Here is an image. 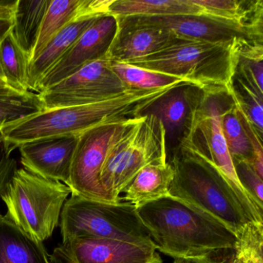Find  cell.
Masks as SVG:
<instances>
[{
	"label": "cell",
	"mask_w": 263,
	"mask_h": 263,
	"mask_svg": "<svg viewBox=\"0 0 263 263\" xmlns=\"http://www.w3.org/2000/svg\"><path fill=\"white\" fill-rule=\"evenodd\" d=\"M157 250L175 259L234 250L238 237L202 211L167 195L137 207Z\"/></svg>",
	"instance_id": "cell-1"
},
{
	"label": "cell",
	"mask_w": 263,
	"mask_h": 263,
	"mask_svg": "<svg viewBox=\"0 0 263 263\" xmlns=\"http://www.w3.org/2000/svg\"><path fill=\"white\" fill-rule=\"evenodd\" d=\"M180 84L155 90L129 89L95 104L42 110L6 124L1 129L3 142L12 153L30 141L80 135L103 123L141 116L152 103Z\"/></svg>",
	"instance_id": "cell-2"
},
{
	"label": "cell",
	"mask_w": 263,
	"mask_h": 263,
	"mask_svg": "<svg viewBox=\"0 0 263 263\" xmlns=\"http://www.w3.org/2000/svg\"><path fill=\"white\" fill-rule=\"evenodd\" d=\"M168 161L175 172L168 195L213 217L236 235L252 221L232 186L212 164L181 149Z\"/></svg>",
	"instance_id": "cell-3"
},
{
	"label": "cell",
	"mask_w": 263,
	"mask_h": 263,
	"mask_svg": "<svg viewBox=\"0 0 263 263\" xmlns=\"http://www.w3.org/2000/svg\"><path fill=\"white\" fill-rule=\"evenodd\" d=\"M245 47L184 41L154 54L121 63L181 78L204 91L231 90L238 54Z\"/></svg>",
	"instance_id": "cell-4"
},
{
	"label": "cell",
	"mask_w": 263,
	"mask_h": 263,
	"mask_svg": "<svg viewBox=\"0 0 263 263\" xmlns=\"http://www.w3.org/2000/svg\"><path fill=\"white\" fill-rule=\"evenodd\" d=\"M234 104L235 101L231 90L204 91V97L192 115L187 133L178 149L189 152L214 166L232 186L251 220L263 223L262 213L255 208L240 184L223 135V115Z\"/></svg>",
	"instance_id": "cell-5"
},
{
	"label": "cell",
	"mask_w": 263,
	"mask_h": 263,
	"mask_svg": "<svg viewBox=\"0 0 263 263\" xmlns=\"http://www.w3.org/2000/svg\"><path fill=\"white\" fill-rule=\"evenodd\" d=\"M71 190L61 181L16 169L2 200L7 217L26 233L44 241L59 226L61 212Z\"/></svg>",
	"instance_id": "cell-6"
},
{
	"label": "cell",
	"mask_w": 263,
	"mask_h": 263,
	"mask_svg": "<svg viewBox=\"0 0 263 263\" xmlns=\"http://www.w3.org/2000/svg\"><path fill=\"white\" fill-rule=\"evenodd\" d=\"M166 162L163 124L154 115L138 117L110 148L101 170V184L112 202H120V194L125 192L144 167Z\"/></svg>",
	"instance_id": "cell-7"
},
{
	"label": "cell",
	"mask_w": 263,
	"mask_h": 263,
	"mask_svg": "<svg viewBox=\"0 0 263 263\" xmlns=\"http://www.w3.org/2000/svg\"><path fill=\"white\" fill-rule=\"evenodd\" d=\"M63 241L76 238H110L155 246L137 208L127 201L106 202L71 195L61 215Z\"/></svg>",
	"instance_id": "cell-8"
},
{
	"label": "cell",
	"mask_w": 263,
	"mask_h": 263,
	"mask_svg": "<svg viewBox=\"0 0 263 263\" xmlns=\"http://www.w3.org/2000/svg\"><path fill=\"white\" fill-rule=\"evenodd\" d=\"M137 118L103 123L79 135L68 184L71 195L113 203L101 184V170L112 146Z\"/></svg>",
	"instance_id": "cell-9"
},
{
	"label": "cell",
	"mask_w": 263,
	"mask_h": 263,
	"mask_svg": "<svg viewBox=\"0 0 263 263\" xmlns=\"http://www.w3.org/2000/svg\"><path fill=\"white\" fill-rule=\"evenodd\" d=\"M119 22L140 27H155L191 41L232 44L245 47L262 44L263 29L200 15L117 17Z\"/></svg>",
	"instance_id": "cell-10"
},
{
	"label": "cell",
	"mask_w": 263,
	"mask_h": 263,
	"mask_svg": "<svg viewBox=\"0 0 263 263\" xmlns=\"http://www.w3.org/2000/svg\"><path fill=\"white\" fill-rule=\"evenodd\" d=\"M129 90L112 70L107 56L85 66L38 93L42 110L101 102Z\"/></svg>",
	"instance_id": "cell-11"
},
{
	"label": "cell",
	"mask_w": 263,
	"mask_h": 263,
	"mask_svg": "<svg viewBox=\"0 0 263 263\" xmlns=\"http://www.w3.org/2000/svg\"><path fill=\"white\" fill-rule=\"evenodd\" d=\"M50 260L51 263H162L155 246L93 238L62 241Z\"/></svg>",
	"instance_id": "cell-12"
},
{
	"label": "cell",
	"mask_w": 263,
	"mask_h": 263,
	"mask_svg": "<svg viewBox=\"0 0 263 263\" xmlns=\"http://www.w3.org/2000/svg\"><path fill=\"white\" fill-rule=\"evenodd\" d=\"M118 28L119 23L116 16L107 14L98 17L44 75L36 93L61 82L86 64L107 56Z\"/></svg>",
	"instance_id": "cell-13"
},
{
	"label": "cell",
	"mask_w": 263,
	"mask_h": 263,
	"mask_svg": "<svg viewBox=\"0 0 263 263\" xmlns=\"http://www.w3.org/2000/svg\"><path fill=\"white\" fill-rule=\"evenodd\" d=\"M204 95V90L201 87L184 83L169 90L141 113V116L154 115L163 124L169 159L181 146L192 115Z\"/></svg>",
	"instance_id": "cell-14"
},
{
	"label": "cell",
	"mask_w": 263,
	"mask_h": 263,
	"mask_svg": "<svg viewBox=\"0 0 263 263\" xmlns=\"http://www.w3.org/2000/svg\"><path fill=\"white\" fill-rule=\"evenodd\" d=\"M78 137H54L21 144V164L32 173L68 186Z\"/></svg>",
	"instance_id": "cell-15"
},
{
	"label": "cell",
	"mask_w": 263,
	"mask_h": 263,
	"mask_svg": "<svg viewBox=\"0 0 263 263\" xmlns=\"http://www.w3.org/2000/svg\"><path fill=\"white\" fill-rule=\"evenodd\" d=\"M118 23V34L107 53L111 62L144 58L187 41L162 29Z\"/></svg>",
	"instance_id": "cell-16"
},
{
	"label": "cell",
	"mask_w": 263,
	"mask_h": 263,
	"mask_svg": "<svg viewBox=\"0 0 263 263\" xmlns=\"http://www.w3.org/2000/svg\"><path fill=\"white\" fill-rule=\"evenodd\" d=\"M0 263H51L42 241L0 215Z\"/></svg>",
	"instance_id": "cell-17"
},
{
	"label": "cell",
	"mask_w": 263,
	"mask_h": 263,
	"mask_svg": "<svg viewBox=\"0 0 263 263\" xmlns=\"http://www.w3.org/2000/svg\"><path fill=\"white\" fill-rule=\"evenodd\" d=\"M98 17L100 16L75 20L67 24L49 42L38 58L29 64L28 87L30 92H36L38 85L44 75Z\"/></svg>",
	"instance_id": "cell-18"
},
{
	"label": "cell",
	"mask_w": 263,
	"mask_h": 263,
	"mask_svg": "<svg viewBox=\"0 0 263 263\" xmlns=\"http://www.w3.org/2000/svg\"><path fill=\"white\" fill-rule=\"evenodd\" d=\"M98 16L95 0H51L30 63L38 58L49 42L67 24L75 20Z\"/></svg>",
	"instance_id": "cell-19"
},
{
	"label": "cell",
	"mask_w": 263,
	"mask_h": 263,
	"mask_svg": "<svg viewBox=\"0 0 263 263\" xmlns=\"http://www.w3.org/2000/svg\"><path fill=\"white\" fill-rule=\"evenodd\" d=\"M174 175L169 162L149 164L136 175L121 200H126L137 208L167 196Z\"/></svg>",
	"instance_id": "cell-20"
},
{
	"label": "cell",
	"mask_w": 263,
	"mask_h": 263,
	"mask_svg": "<svg viewBox=\"0 0 263 263\" xmlns=\"http://www.w3.org/2000/svg\"><path fill=\"white\" fill-rule=\"evenodd\" d=\"M51 0H17L10 33L31 61L44 16Z\"/></svg>",
	"instance_id": "cell-21"
},
{
	"label": "cell",
	"mask_w": 263,
	"mask_h": 263,
	"mask_svg": "<svg viewBox=\"0 0 263 263\" xmlns=\"http://www.w3.org/2000/svg\"><path fill=\"white\" fill-rule=\"evenodd\" d=\"M108 14L116 17L204 15L192 0H113Z\"/></svg>",
	"instance_id": "cell-22"
},
{
	"label": "cell",
	"mask_w": 263,
	"mask_h": 263,
	"mask_svg": "<svg viewBox=\"0 0 263 263\" xmlns=\"http://www.w3.org/2000/svg\"><path fill=\"white\" fill-rule=\"evenodd\" d=\"M204 16L262 29L261 0H192Z\"/></svg>",
	"instance_id": "cell-23"
},
{
	"label": "cell",
	"mask_w": 263,
	"mask_h": 263,
	"mask_svg": "<svg viewBox=\"0 0 263 263\" xmlns=\"http://www.w3.org/2000/svg\"><path fill=\"white\" fill-rule=\"evenodd\" d=\"M30 61L10 31L0 40V67L7 85L21 95L33 93L28 87Z\"/></svg>",
	"instance_id": "cell-24"
},
{
	"label": "cell",
	"mask_w": 263,
	"mask_h": 263,
	"mask_svg": "<svg viewBox=\"0 0 263 263\" xmlns=\"http://www.w3.org/2000/svg\"><path fill=\"white\" fill-rule=\"evenodd\" d=\"M110 66L127 89L155 90L189 83L176 77L146 70L125 63L110 61Z\"/></svg>",
	"instance_id": "cell-25"
},
{
	"label": "cell",
	"mask_w": 263,
	"mask_h": 263,
	"mask_svg": "<svg viewBox=\"0 0 263 263\" xmlns=\"http://www.w3.org/2000/svg\"><path fill=\"white\" fill-rule=\"evenodd\" d=\"M231 93L235 104L241 109L257 132L262 136L263 97L257 93L236 73L232 79Z\"/></svg>",
	"instance_id": "cell-26"
},
{
	"label": "cell",
	"mask_w": 263,
	"mask_h": 263,
	"mask_svg": "<svg viewBox=\"0 0 263 263\" xmlns=\"http://www.w3.org/2000/svg\"><path fill=\"white\" fill-rule=\"evenodd\" d=\"M221 126L232 161L245 160L250 163L252 156V148L247 135L237 115L235 104L224 112Z\"/></svg>",
	"instance_id": "cell-27"
},
{
	"label": "cell",
	"mask_w": 263,
	"mask_h": 263,
	"mask_svg": "<svg viewBox=\"0 0 263 263\" xmlns=\"http://www.w3.org/2000/svg\"><path fill=\"white\" fill-rule=\"evenodd\" d=\"M237 237L234 256L245 263H263V223L250 221Z\"/></svg>",
	"instance_id": "cell-28"
},
{
	"label": "cell",
	"mask_w": 263,
	"mask_h": 263,
	"mask_svg": "<svg viewBox=\"0 0 263 263\" xmlns=\"http://www.w3.org/2000/svg\"><path fill=\"white\" fill-rule=\"evenodd\" d=\"M42 110L37 93L25 96L0 97V130L6 124Z\"/></svg>",
	"instance_id": "cell-29"
},
{
	"label": "cell",
	"mask_w": 263,
	"mask_h": 263,
	"mask_svg": "<svg viewBox=\"0 0 263 263\" xmlns=\"http://www.w3.org/2000/svg\"><path fill=\"white\" fill-rule=\"evenodd\" d=\"M238 181L254 205L263 214V178H260L249 161L233 160Z\"/></svg>",
	"instance_id": "cell-30"
},
{
	"label": "cell",
	"mask_w": 263,
	"mask_h": 263,
	"mask_svg": "<svg viewBox=\"0 0 263 263\" xmlns=\"http://www.w3.org/2000/svg\"><path fill=\"white\" fill-rule=\"evenodd\" d=\"M237 115L241 121V125L247 135L251 148H252V160L251 165L255 172L258 174L260 178H263V146L262 136L255 130V127L251 124L247 117L243 113L241 109L235 104Z\"/></svg>",
	"instance_id": "cell-31"
},
{
	"label": "cell",
	"mask_w": 263,
	"mask_h": 263,
	"mask_svg": "<svg viewBox=\"0 0 263 263\" xmlns=\"http://www.w3.org/2000/svg\"><path fill=\"white\" fill-rule=\"evenodd\" d=\"M17 169L15 158L7 150L4 142L0 144V199L7 191V186Z\"/></svg>",
	"instance_id": "cell-32"
},
{
	"label": "cell",
	"mask_w": 263,
	"mask_h": 263,
	"mask_svg": "<svg viewBox=\"0 0 263 263\" xmlns=\"http://www.w3.org/2000/svg\"><path fill=\"white\" fill-rule=\"evenodd\" d=\"M16 1H0V19L13 20Z\"/></svg>",
	"instance_id": "cell-33"
},
{
	"label": "cell",
	"mask_w": 263,
	"mask_h": 263,
	"mask_svg": "<svg viewBox=\"0 0 263 263\" xmlns=\"http://www.w3.org/2000/svg\"><path fill=\"white\" fill-rule=\"evenodd\" d=\"M14 96H25V95H20V93H16V92L12 90V89L7 85V82H6L5 79H4L1 67H0V97Z\"/></svg>",
	"instance_id": "cell-34"
},
{
	"label": "cell",
	"mask_w": 263,
	"mask_h": 263,
	"mask_svg": "<svg viewBox=\"0 0 263 263\" xmlns=\"http://www.w3.org/2000/svg\"><path fill=\"white\" fill-rule=\"evenodd\" d=\"M13 24V20L0 19V40L11 30Z\"/></svg>",
	"instance_id": "cell-35"
},
{
	"label": "cell",
	"mask_w": 263,
	"mask_h": 263,
	"mask_svg": "<svg viewBox=\"0 0 263 263\" xmlns=\"http://www.w3.org/2000/svg\"><path fill=\"white\" fill-rule=\"evenodd\" d=\"M187 263H223V261L215 259L212 256L201 257V258H191L187 260Z\"/></svg>",
	"instance_id": "cell-36"
},
{
	"label": "cell",
	"mask_w": 263,
	"mask_h": 263,
	"mask_svg": "<svg viewBox=\"0 0 263 263\" xmlns=\"http://www.w3.org/2000/svg\"><path fill=\"white\" fill-rule=\"evenodd\" d=\"M232 256L233 257H232V263H245L244 261H241V260H240L239 258L234 256L233 255H232Z\"/></svg>",
	"instance_id": "cell-37"
},
{
	"label": "cell",
	"mask_w": 263,
	"mask_h": 263,
	"mask_svg": "<svg viewBox=\"0 0 263 263\" xmlns=\"http://www.w3.org/2000/svg\"><path fill=\"white\" fill-rule=\"evenodd\" d=\"M174 263H187L186 259H175Z\"/></svg>",
	"instance_id": "cell-38"
},
{
	"label": "cell",
	"mask_w": 263,
	"mask_h": 263,
	"mask_svg": "<svg viewBox=\"0 0 263 263\" xmlns=\"http://www.w3.org/2000/svg\"><path fill=\"white\" fill-rule=\"evenodd\" d=\"M3 142L2 135H1V130H0V144Z\"/></svg>",
	"instance_id": "cell-39"
}]
</instances>
